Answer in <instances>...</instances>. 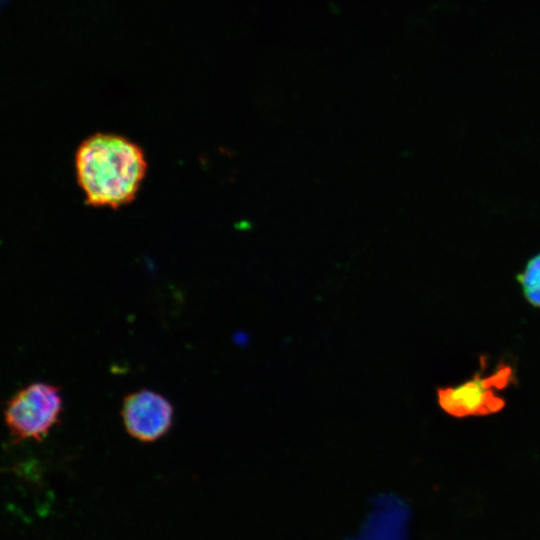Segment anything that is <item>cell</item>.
<instances>
[{
  "mask_svg": "<svg viewBox=\"0 0 540 540\" xmlns=\"http://www.w3.org/2000/svg\"><path fill=\"white\" fill-rule=\"evenodd\" d=\"M513 378L512 368L500 364L490 375L477 373L456 386L438 388V404L445 413L457 418L496 413L506 404L498 393L513 382Z\"/></svg>",
  "mask_w": 540,
  "mask_h": 540,
  "instance_id": "obj_3",
  "label": "cell"
},
{
  "mask_svg": "<svg viewBox=\"0 0 540 540\" xmlns=\"http://www.w3.org/2000/svg\"><path fill=\"white\" fill-rule=\"evenodd\" d=\"M121 417L126 432L132 438L150 443L163 438L170 431L174 408L162 394L141 389L125 396Z\"/></svg>",
  "mask_w": 540,
  "mask_h": 540,
  "instance_id": "obj_4",
  "label": "cell"
},
{
  "mask_svg": "<svg viewBox=\"0 0 540 540\" xmlns=\"http://www.w3.org/2000/svg\"><path fill=\"white\" fill-rule=\"evenodd\" d=\"M147 169L142 149L128 138L110 133L87 137L75 153L77 183L94 207L118 208L139 191Z\"/></svg>",
  "mask_w": 540,
  "mask_h": 540,
  "instance_id": "obj_1",
  "label": "cell"
},
{
  "mask_svg": "<svg viewBox=\"0 0 540 540\" xmlns=\"http://www.w3.org/2000/svg\"><path fill=\"white\" fill-rule=\"evenodd\" d=\"M524 297L540 309V255L533 257L518 276Z\"/></svg>",
  "mask_w": 540,
  "mask_h": 540,
  "instance_id": "obj_5",
  "label": "cell"
},
{
  "mask_svg": "<svg viewBox=\"0 0 540 540\" xmlns=\"http://www.w3.org/2000/svg\"><path fill=\"white\" fill-rule=\"evenodd\" d=\"M63 397L60 388L34 382L17 391L7 402L5 423L15 440H43L60 421Z\"/></svg>",
  "mask_w": 540,
  "mask_h": 540,
  "instance_id": "obj_2",
  "label": "cell"
}]
</instances>
